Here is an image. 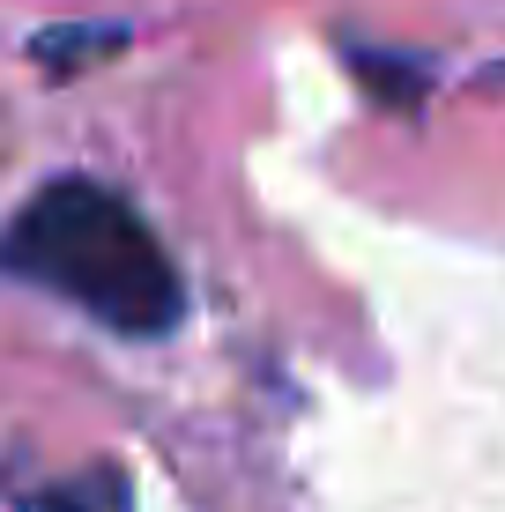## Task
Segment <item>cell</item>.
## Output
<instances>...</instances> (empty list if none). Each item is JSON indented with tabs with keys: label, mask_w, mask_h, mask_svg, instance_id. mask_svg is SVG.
<instances>
[{
	"label": "cell",
	"mask_w": 505,
	"mask_h": 512,
	"mask_svg": "<svg viewBox=\"0 0 505 512\" xmlns=\"http://www.w3.org/2000/svg\"><path fill=\"white\" fill-rule=\"evenodd\" d=\"M112 45H127V30L90 23V30H60V38H38V60L52 67V75H67V60H75V52H112Z\"/></svg>",
	"instance_id": "3957f363"
},
{
	"label": "cell",
	"mask_w": 505,
	"mask_h": 512,
	"mask_svg": "<svg viewBox=\"0 0 505 512\" xmlns=\"http://www.w3.org/2000/svg\"><path fill=\"white\" fill-rule=\"evenodd\" d=\"M0 275L67 297L97 327L134 334V342L179 327L186 312V282L171 268L164 238L142 223L127 193L97 179H52L30 193L0 231Z\"/></svg>",
	"instance_id": "6da1fadb"
},
{
	"label": "cell",
	"mask_w": 505,
	"mask_h": 512,
	"mask_svg": "<svg viewBox=\"0 0 505 512\" xmlns=\"http://www.w3.org/2000/svg\"><path fill=\"white\" fill-rule=\"evenodd\" d=\"M491 82H505V67H498V75H491Z\"/></svg>",
	"instance_id": "277c9868"
},
{
	"label": "cell",
	"mask_w": 505,
	"mask_h": 512,
	"mask_svg": "<svg viewBox=\"0 0 505 512\" xmlns=\"http://www.w3.org/2000/svg\"><path fill=\"white\" fill-rule=\"evenodd\" d=\"M8 498L23 512H134V490L119 468H75V475H45V483L8 468Z\"/></svg>",
	"instance_id": "7a4b0ae2"
}]
</instances>
